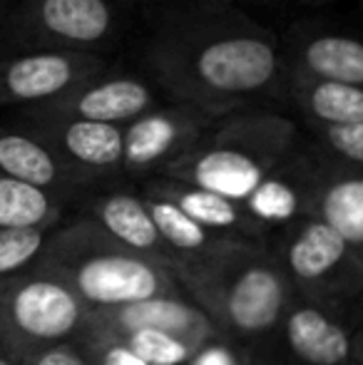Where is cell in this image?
Returning <instances> with one entry per match:
<instances>
[{
  "mask_svg": "<svg viewBox=\"0 0 363 365\" xmlns=\"http://www.w3.org/2000/svg\"><path fill=\"white\" fill-rule=\"evenodd\" d=\"M137 60L167 100L222 115L244 107L284 110L279 33L239 5L142 10Z\"/></svg>",
  "mask_w": 363,
  "mask_h": 365,
  "instance_id": "6da1fadb",
  "label": "cell"
},
{
  "mask_svg": "<svg viewBox=\"0 0 363 365\" xmlns=\"http://www.w3.org/2000/svg\"><path fill=\"white\" fill-rule=\"evenodd\" d=\"M172 271L219 336L252 351L267 341L291 301V289L269 244L239 241Z\"/></svg>",
  "mask_w": 363,
  "mask_h": 365,
  "instance_id": "7a4b0ae2",
  "label": "cell"
},
{
  "mask_svg": "<svg viewBox=\"0 0 363 365\" xmlns=\"http://www.w3.org/2000/svg\"><path fill=\"white\" fill-rule=\"evenodd\" d=\"M35 266L73 289L92 313L182 291L170 266L127 249L75 212L50 229Z\"/></svg>",
  "mask_w": 363,
  "mask_h": 365,
  "instance_id": "3957f363",
  "label": "cell"
},
{
  "mask_svg": "<svg viewBox=\"0 0 363 365\" xmlns=\"http://www.w3.org/2000/svg\"><path fill=\"white\" fill-rule=\"evenodd\" d=\"M301 142L304 130L284 110L244 107L214 122L207 135L160 177L194 184L244 204Z\"/></svg>",
  "mask_w": 363,
  "mask_h": 365,
  "instance_id": "277c9868",
  "label": "cell"
},
{
  "mask_svg": "<svg viewBox=\"0 0 363 365\" xmlns=\"http://www.w3.org/2000/svg\"><path fill=\"white\" fill-rule=\"evenodd\" d=\"M291 296L314 303L356 331L363 323V264L321 219L306 217L269 241Z\"/></svg>",
  "mask_w": 363,
  "mask_h": 365,
  "instance_id": "5b68a950",
  "label": "cell"
},
{
  "mask_svg": "<svg viewBox=\"0 0 363 365\" xmlns=\"http://www.w3.org/2000/svg\"><path fill=\"white\" fill-rule=\"evenodd\" d=\"M90 316L73 289L38 266L0 281V343L28 365L40 353L78 341Z\"/></svg>",
  "mask_w": 363,
  "mask_h": 365,
  "instance_id": "8992f818",
  "label": "cell"
},
{
  "mask_svg": "<svg viewBox=\"0 0 363 365\" xmlns=\"http://www.w3.org/2000/svg\"><path fill=\"white\" fill-rule=\"evenodd\" d=\"M122 0H15L0 53L70 50L110 58L127 33Z\"/></svg>",
  "mask_w": 363,
  "mask_h": 365,
  "instance_id": "52a82bcc",
  "label": "cell"
},
{
  "mask_svg": "<svg viewBox=\"0 0 363 365\" xmlns=\"http://www.w3.org/2000/svg\"><path fill=\"white\" fill-rule=\"evenodd\" d=\"M222 117L217 110L175 100H165L137 117L125 127V179L142 184L165 174V169L182 159Z\"/></svg>",
  "mask_w": 363,
  "mask_h": 365,
  "instance_id": "ba28073f",
  "label": "cell"
},
{
  "mask_svg": "<svg viewBox=\"0 0 363 365\" xmlns=\"http://www.w3.org/2000/svg\"><path fill=\"white\" fill-rule=\"evenodd\" d=\"M165 100L167 97L142 68H120V65L110 63L105 70L75 85L63 97L48 102V105L28 107V110L38 112V115L127 127Z\"/></svg>",
  "mask_w": 363,
  "mask_h": 365,
  "instance_id": "9c48e42d",
  "label": "cell"
},
{
  "mask_svg": "<svg viewBox=\"0 0 363 365\" xmlns=\"http://www.w3.org/2000/svg\"><path fill=\"white\" fill-rule=\"evenodd\" d=\"M110 63L105 55L70 50L0 53V110L15 112L48 105Z\"/></svg>",
  "mask_w": 363,
  "mask_h": 365,
  "instance_id": "30bf717a",
  "label": "cell"
},
{
  "mask_svg": "<svg viewBox=\"0 0 363 365\" xmlns=\"http://www.w3.org/2000/svg\"><path fill=\"white\" fill-rule=\"evenodd\" d=\"M5 120L25 127L48 142L70 167L95 187L122 182L125 164V127L100 122L70 120V117L38 115L30 110L8 112Z\"/></svg>",
  "mask_w": 363,
  "mask_h": 365,
  "instance_id": "8fae6325",
  "label": "cell"
},
{
  "mask_svg": "<svg viewBox=\"0 0 363 365\" xmlns=\"http://www.w3.org/2000/svg\"><path fill=\"white\" fill-rule=\"evenodd\" d=\"M346 323L314 303L291 296L281 321L254 351L257 365H354Z\"/></svg>",
  "mask_w": 363,
  "mask_h": 365,
  "instance_id": "7c38bea8",
  "label": "cell"
},
{
  "mask_svg": "<svg viewBox=\"0 0 363 365\" xmlns=\"http://www.w3.org/2000/svg\"><path fill=\"white\" fill-rule=\"evenodd\" d=\"M286 75L363 87V33L321 20H296L279 35Z\"/></svg>",
  "mask_w": 363,
  "mask_h": 365,
  "instance_id": "4fadbf2b",
  "label": "cell"
},
{
  "mask_svg": "<svg viewBox=\"0 0 363 365\" xmlns=\"http://www.w3.org/2000/svg\"><path fill=\"white\" fill-rule=\"evenodd\" d=\"M73 212L95 221L100 229H105L112 239L125 244L127 249L150 256L170 269L175 266V259L152 219L150 204H147L140 184H132L127 179L100 184L80 199Z\"/></svg>",
  "mask_w": 363,
  "mask_h": 365,
  "instance_id": "5bb4252c",
  "label": "cell"
},
{
  "mask_svg": "<svg viewBox=\"0 0 363 365\" xmlns=\"http://www.w3.org/2000/svg\"><path fill=\"white\" fill-rule=\"evenodd\" d=\"M0 174L60 199L70 209L95 189L48 142L10 120H0Z\"/></svg>",
  "mask_w": 363,
  "mask_h": 365,
  "instance_id": "9a60e30c",
  "label": "cell"
},
{
  "mask_svg": "<svg viewBox=\"0 0 363 365\" xmlns=\"http://www.w3.org/2000/svg\"><path fill=\"white\" fill-rule=\"evenodd\" d=\"M316 172L319 159L304 137V142L264 177L244 207L274 236L276 231L311 217Z\"/></svg>",
  "mask_w": 363,
  "mask_h": 365,
  "instance_id": "2e32d148",
  "label": "cell"
},
{
  "mask_svg": "<svg viewBox=\"0 0 363 365\" xmlns=\"http://www.w3.org/2000/svg\"><path fill=\"white\" fill-rule=\"evenodd\" d=\"M140 187L145 192L172 202L187 217H192L197 224H202L204 229L214 231L219 236L249 241V244H269L272 241V234L247 212L242 202H234V199H227L217 192H209V189L194 187V184L187 182H177V179L170 177L147 179Z\"/></svg>",
  "mask_w": 363,
  "mask_h": 365,
  "instance_id": "e0dca14e",
  "label": "cell"
},
{
  "mask_svg": "<svg viewBox=\"0 0 363 365\" xmlns=\"http://www.w3.org/2000/svg\"><path fill=\"white\" fill-rule=\"evenodd\" d=\"M92 316L120 333L145 328V331H162L170 336H180L192 343H204L219 336L209 316L184 293V289L180 293H172V296H157L150 301L132 303V306L92 313Z\"/></svg>",
  "mask_w": 363,
  "mask_h": 365,
  "instance_id": "ac0fdd59",
  "label": "cell"
},
{
  "mask_svg": "<svg viewBox=\"0 0 363 365\" xmlns=\"http://www.w3.org/2000/svg\"><path fill=\"white\" fill-rule=\"evenodd\" d=\"M316 159H319V172H316L311 217L329 224L363 264V174L331 164L319 152Z\"/></svg>",
  "mask_w": 363,
  "mask_h": 365,
  "instance_id": "d6986e66",
  "label": "cell"
},
{
  "mask_svg": "<svg viewBox=\"0 0 363 365\" xmlns=\"http://www.w3.org/2000/svg\"><path fill=\"white\" fill-rule=\"evenodd\" d=\"M284 112L301 127L363 125V87L286 75Z\"/></svg>",
  "mask_w": 363,
  "mask_h": 365,
  "instance_id": "ffe728a7",
  "label": "cell"
},
{
  "mask_svg": "<svg viewBox=\"0 0 363 365\" xmlns=\"http://www.w3.org/2000/svg\"><path fill=\"white\" fill-rule=\"evenodd\" d=\"M142 194L147 197L152 219H155L157 229H160L162 239H165L167 249H170L172 259H175V266L207 259V256H214L219 251L229 249V246L239 244L237 239H227V236H219L214 231L204 229L202 224H197L192 217H187L180 207H175L167 199L145 192V189H142Z\"/></svg>",
  "mask_w": 363,
  "mask_h": 365,
  "instance_id": "44dd1931",
  "label": "cell"
},
{
  "mask_svg": "<svg viewBox=\"0 0 363 365\" xmlns=\"http://www.w3.org/2000/svg\"><path fill=\"white\" fill-rule=\"evenodd\" d=\"M70 212L60 199L0 174V229H48Z\"/></svg>",
  "mask_w": 363,
  "mask_h": 365,
  "instance_id": "7402d4cb",
  "label": "cell"
},
{
  "mask_svg": "<svg viewBox=\"0 0 363 365\" xmlns=\"http://www.w3.org/2000/svg\"><path fill=\"white\" fill-rule=\"evenodd\" d=\"M73 346L78 348L85 365H150L127 346L120 333L95 316H90L88 326L83 328Z\"/></svg>",
  "mask_w": 363,
  "mask_h": 365,
  "instance_id": "603a6c76",
  "label": "cell"
},
{
  "mask_svg": "<svg viewBox=\"0 0 363 365\" xmlns=\"http://www.w3.org/2000/svg\"><path fill=\"white\" fill-rule=\"evenodd\" d=\"M304 137L331 164L363 174V125L354 127H301Z\"/></svg>",
  "mask_w": 363,
  "mask_h": 365,
  "instance_id": "cb8c5ba5",
  "label": "cell"
},
{
  "mask_svg": "<svg viewBox=\"0 0 363 365\" xmlns=\"http://www.w3.org/2000/svg\"><path fill=\"white\" fill-rule=\"evenodd\" d=\"M112 331H115V328H112ZM120 336L125 338L127 346H130L142 361L150 365H187L192 361L194 353H197V348L202 346V343L184 341L180 336H170V333H162V331H145V328L125 331V333H120Z\"/></svg>",
  "mask_w": 363,
  "mask_h": 365,
  "instance_id": "d4e9b609",
  "label": "cell"
},
{
  "mask_svg": "<svg viewBox=\"0 0 363 365\" xmlns=\"http://www.w3.org/2000/svg\"><path fill=\"white\" fill-rule=\"evenodd\" d=\"M50 229H0V281L38 264Z\"/></svg>",
  "mask_w": 363,
  "mask_h": 365,
  "instance_id": "484cf974",
  "label": "cell"
},
{
  "mask_svg": "<svg viewBox=\"0 0 363 365\" xmlns=\"http://www.w3.org/2000/svg\"><path fill=\"white\" fill-rule=\"evenodd\" d=\"M187 365H257L252 348L229 341L224 336H214L197 348Z\"/></svg>",
  "mask_w": 363,
  "mask_h": 365,
  "instance_id": "4316f807",
  "label": "cell"
},
{
  "mask_svg": "<svg viewBox=\"0 0 363 365\" xmlns=\"http://www.w3.org/2000/svg\"><path fill=\"white\" fill-rule=\"evenodd\" d=\"M30 365H85L80 358L78 348L70 343V346H58L53 351H45L40 356H35Z\"/></svg>",
  "mask_w": 363,
  "mask_h": 365,
  "instance_id": "83f0119b",
  "label": "cell"
},
{
  "mask_svg": "<svg viewBox=\"0 0 363 365\" xmlns=\"http://www.w3.org/2000/svg\"><path fill=\"white\" fill-rule=\"evenodd\" d=\"M127 8H177V5H237L234 0H122Z\"/></svg>",
  "mask_w": 363,
  "mask_h": 365,
  "instance_id": "f1b7e54d",
  "label": "cell"
},
{
  "mask_svg": "<svg viewBox=\"0 0 363 365\" xmlns=\"http://www.w3.org/2000/svg\"><path fill=\"white\" fill-rule=\"evenodd\" d=\"M351 363L363 365V323L356 328L354 338H351Z\"/></svg>",
  "mask_w": 363,
  "mask_h": 365,
  "instance_id": "f546056e",
  "label": "cell"
},
{
  "mask_svg": "<svg viewBox=\"0 0 363 365\" xmlns=\"http://www.w3.org/2000/svg\"><path fill=\"white\" fill-rule=\"evenodd\" d=\"M13 3L15 0H0V40H3V30H5V23H8L10 10H13Z\"/></svg>",
  "mask_w": 363,
  "mask_h": 365,
  "instance_id": "4dcf8cb0",
  "label": "cell"
},
{
  "mask_svg": "<svg viewBox=\"0 0 363 365\" xmlns=\"http://www.w3.org/2000/svg\"><path fill=\"white\" fill-rule=\"evenodd\" d=\"M0 365H28V363H23L20 358H15L13 353L0 343Z\"/></svg>",
  "mask_w": 363,
  "mask_h": 365,
  "instance_id": "1f68e13d",
  "label": "cell"
},
{
  "mask_svg": "<svg viewBox=\"0 0 363 365\" xmlns=\"http://www.w3.org/2000/svg\"><path fill=\"white\" fill-rule=\"evenodd\" d=\"M294 3L304 5V8H324V5H334L339 0H294Z\"/></svg>",
  "mask_w": 363,
  "mask_h": 365,
  "instance_id": "d6a6232c",
  "label": "cell"
},
{
  "mask_svg": "<svg viewBox=\"0 0 363 365\" xmlns=\"http://www.w3.org/2000/svg\"><path fill=\"white\" fill-rule=\"evenodd\" d=\"M234 3H249V5H262V8H269V5H284L289 0H234Z\"/></svg>",
  "mask_w": 363,
  "mask_h": 365,
  "instance_id": "836d02e7",
  "label": "cell"
}]
</instances>
